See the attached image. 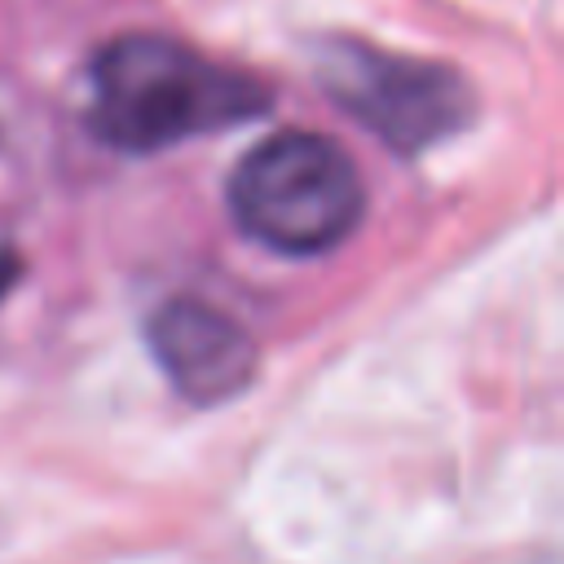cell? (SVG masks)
I'll return each mask as SVG.
<instances>
[{"label":"cell","mask_w":564,"mask_h":564,"mask_svg":"<svg viewBox=\"0 0 564 564\" xmlns=\"http://www.w3.org/2000/svg\"><path fill=\"white\" fill-rule=\"evenodd\" d=\"M317 84L397 154H423L463 132L476 115V93L454 66L375 48L366 40L322 44Z\"/></svg>","instance_id":"cell-3"},{"label":"cell","mask_w":564,"mask_h":564,"mask_svg":"<svg viewBox=\"0 0 564 564\" xmlns=\"http://www.w3.org/2000/svg\"><path fill=\"white\" fill-rule=\"evenodd\" d=\"M150 352L189 405H220L256 379V339L198 295L163 300L145 326Z\"/></svg>","instance_id":"cell-4"},{"label":"cell","mask_w":564,"mask_h":564,"mask_svg":"<svg viewBox=\"0 0 564 564\" xmlns=\"http://www.w3.org/2000/svg\"><path fill=\"white\" fill-rule=\"evenodd\" d=\"M269 110V88L172 35H115L88 66V128L123 154H154Z\"/></svg>","instance_id":"cell-1"},{"label":"cell","mask_w":564,"mask_h":564,"mask_svg":"<svg viewBox=\"0 0 564 564\" xmlns=\"http://www.w3.org/2000/svg\"><path fill=\"white\" fill-rule=\"evenodd\" d=\"M234 225L269 251L322 256L339 247L366 207L352 159L317 132L286 128L251 145L229 176Z\"/></svg>","instance_id":"cell-2"}]
</instances>
